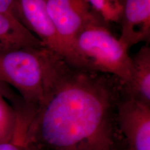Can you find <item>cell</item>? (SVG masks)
Masks as SVG:
<instances>
[{"label":"cell","instance_id":"11","mask_svg":"<svg viewBox=\"0 0 150 150\" xmlns=\"http://www.w3.org/2000/svg\"><path fill=\"white\" fill-rule=\"evenodd\" d=\"M88 1L106 24L119 22L122 13L120 0H88Z\"/></svg>","mask_w":150,"mask_h":150},{"label":"cell","instance_id":"1","mask_svg":"<svg viewBox=\"0 0 150 150\" xmlns=\"http://www.w3.org/2000/svg\"><path fill=\"white\" fill-rule=\"evenodd\" d=\"M44 88L23 143L44 150H115L122 82L45 47Z\"/></svg>","mask_w":150,"mask_h":150},{"label":"cell","instance_id":"3","mask_svg":"<svg viewBox=\"0 0 150 150\" xmlns=\"http://www.w3.org/2000/svg\"><path fill=\"white\" fill-rule=\"evenodd\" d=\"M45 47H22L0 52V84L10 85L24 102L36 106L44 88Z\"/></svg>","mask_w":150,"mask_h":150},{"label":"cell","instance_id":"7","mask_svg":"<svg viewBox=\"0 0 150 150\" xmlns=\"http://www.w3.org/2000/svg\"><path fill=\"white\" fill-rule=\"evenodd\" d=\"M122 6L121 35L119 40L125 48L140 42H149L150 0H120Z\"/></svg>","mask_w":150,"mask_h":150},{"label":"cell","instance_id":"6","mask_svg":"<svg viewBox=\"0 0 150 150\" xmlns=\"http://www.w3.org/2000/svg\"><path fill=\"white\" fill-rule=\"evenodd\" d=\"M116 122L129 150H150V104L120 97L116 106Z\"/></svg>","mask_w":150,"mask_h":150},{"label":"cell","instance_id":"13","mask_svg":"<svg viewBox=\"0 0 150 150\" xmlns=\"http://www.w3.org/2000/svg\"><path fill=\"white\" fill-rule=\"evenodd\" d=\"M0 150H42L33 145L17 142H6L0 143Z\"/></svg>","mask_w":150,"mask_h":150},{"label":"cell","instance_id":"4","mask_svg":"<svg viewBox=\"0 0 150 150\" xmlns=\"http://www.w3.org/2000/svg\"><path fill=\"white\" fill-rule=\"evenodd\" d=\"M18 4L22 23L44 47L81 67L76 53L58 33L47 11L46 0H18Z\"/></svg>","mask_w":150,"mask_h":150},{"label":"cell","instance_id":"2","mask_svg":"<svg viewBox=\"0 0 150 150\" xmlns=\"http://www.w3.org/2000/svg\"><path fill=\"white\" fill-rule=\"evenodd\" d=\"M105 24L101 21L86 27L76 38L74 51L82 67L115 76L123 85L132 76V60Z\"/></svg>","mask_w":150,"mask_h":150},{"label":"cell","instance_id":"5","mask_svg":"<svg viewBox=\"0 0 150 150\" xmlns=\"http://www.w3.org/2000/svg\"><path fill=\"white\" fill-rule=\"evenodd\" d=\"M46 7L58 33L74 52L79 34L89 24L103 21L88 0H46Z\"/></svg>","mask_w":150,"mask_h":150},{"label":"cell","instance_id":"10","mask_svg":"<svg viewBox=\"0 0 150 150\" xmlns=\"http://www.w3.org/2000/svg\"><path fill=\"white\" fill-rule=\"evenodd\" d=\"M6 85L0 84V143H21L23 120L20 110L13 107L6 99Z\"/></svg>","mask_w":150,"mask_h":150},{"label":"cell","instance_id":"8","mask_svg":"<svg viewBox=\"0 0 150 150\" xmlns=\"http://www.w3.org/2000/svg\"><path fill=\"white\" fill-rule=\"evenodd\" d=\"M133 73L131 80L123 84L121 97L131 98L150 104V47L149 42L131 58Z\"/></svg>","mask_w":150,"mask_h":150},{"label":"cell","instance_id":"12","mask_svg":"<svg viewBox=\"0 0 150 150\" xmlns=\"http://www.w3.org/2000/svg\"><path fill=\"white\" fill-rule=\"evenodd\" d=\"M0 12L16 19L22 23L18 0H0Z\"/></svg>","mask_w":150,"mask_h":150},{"label":"cell","instance_id":"9","mask_svg":"<svg viewBox=\"0 0 150 150\" xmlns=\"http://www.w3.org/2000/svg\"><path fill=\"white\" fill-rule=\"evenodd\" d=\"M22 47H44L21 22L0 12V52Z\"/></svg>","mask_w":150,"mask_h":150}]
</instances>
